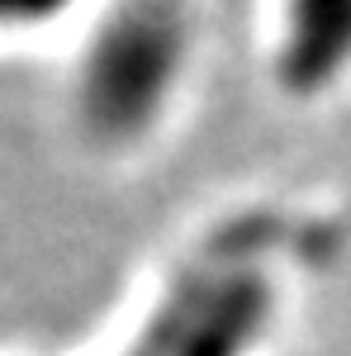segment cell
<instances>
[{
  "label": "cell",
  "instance_id": "cell-1",
  "mask_svg": "<svg viewBox=\"0 0 351 356\" xmlns=\"http://www.w3.org/2000/svg\"><path fill=\"white\" fill-rule=\"evenodd\" d=\"M285 300L280 257L247 238H218L176 275L147 342L129 356H256L275 332Z\"/></svg>",
  "mask_w": 351,
  "mask_h": 356
},
{
  "label": "cell",
  "instance_id": "cell-2",
  "mask_svg": "<svg viewBox=\"0 0 351 356\" xmlns=\"http://www.w3.org/2000/svg\"><path fill=\"white\" fill-rule=\"evenodd\" d=\"M186 19L171 0H138L90 43L81 67V110L100 134H142L166 110L186 67Z\"/></svg>",
  "mask_w": 351,
  "mask_h": 356
},
{
  "label": "cell",
  "instance_id": "cell-3",
  "mask_svg": "<svg viewBox=\"0 0 351 356\" xmlns=\"http://www.w3.org/2000/svg\"><path fill=\"white\" fill-rule=\"evenodd\" d=\"M67 5L72 0H0V24H33V19L67 10Z\"/></svg>",
  "mask_w": 351,
  "mask_h": 356
}]
</instances>
